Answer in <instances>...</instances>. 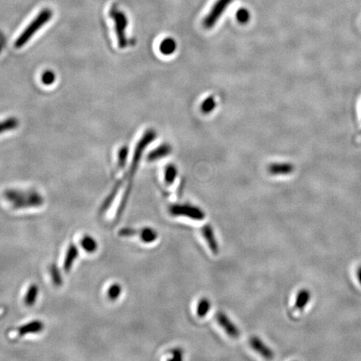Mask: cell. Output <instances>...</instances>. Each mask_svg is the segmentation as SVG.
<instances>
[{
    "instance_id": "obj_21",
    "label": "cell",
    "mask_w": 361,
    "mask_h": 361,
    "mask_svg": "<svg viewBox=\"0 0 361 361\" xmlns=\"http://www.w3.org/2000/svg\"><path fill=\"white\" fill-rule=\"evenodd\" d=\"M177 176V170L175 166L169 165L165 170V182L166 184H173Z\"/></svg>"
},
{
    "instance_id": "obj_29",
    "label": "cell",
    "mask_w": 361,
    "mask_h": 361,
    "mask_svg": "<svg viewBox=\"0 0 361 361\" xmlns=\"http://www.w3.org/2000/svg\"><path fill=\"white\" fill-rule=\"evenodd\" d=\"M172 359H182V353L181 350H175L173 351V355Z\"/></svg>"
},
{
    "instance_id": "obj_14",
    "label": "cell",
    "mask_w": 361,
    "mask_h": 361,
    "mask_svg": "<svg viewBox=\"0 0 361 361\" xmlns=\"http://www.w3.org/2000/svg\"><path fill=\"white\" fill-rule=\"evenodd\" d=\"M310 298H311V294L309 290H303L298 292L294 309L296 310H300V311L303 310L305 306L310 302Z\"/></svg>"
},
{
    "instance_id": "obj_30",
    "label": "cell",
    "mask_w": 361,
    "mask_h": 361,
    "mask_svg": "<svg viewBox=\"0 0 361 361\" xmlns=\"http://www.w3.org/2000/svg\"><path fill=\"white\" fill-rule=\"evenodd\" d=\"M357 277H358L359 283L361 284V266L358 269V271H357Z\"/></svg>"
},
{
    "instance_id": "obj_15",
    "label": "cell",
    "mask_w": 361,
    "mask_h": 361,
    "mask_svg": "<svg viewBox=\"0 0 361 361\" xmlns=\"http://www.w3.org/2000/svg\"><path fill=\"white\" fill-rule=\"evenodd\" d=\"M39 295V286L37 284H31L29 286L27 293L25 294V303L29 307L35 305L36 300Z\"/></svg>"
},
{
    "instance_id": "obj_20",
    "label": "cell",
    "mask_w": 361,
    "mask_h": 361,
    "mask_svg": "<svg viewBox=\"0 0 361 361\" xmlns=\"http://www.w3.org/2000/svg\"><path fill=\"white\" fill-rule=\"evenodd\" d=\"M211 309V303L207 298H202L198 302V309H197V314L200 318H203L206 316V314L210 311Z\"/></svg>"
},
{
    "instance_id": "obj_5",
    "label": "cell",
    "mask_w": 361,
    "mask_h": 361,
    "mask_svg": "<svg viewBox=\"0 0 361 361\" xmlns=\"http://www.w3.org/2000/svg\"><path fill=\"white\" fill-rule=\"evenodd\" d=\"M233 1L234 0H217L208 14L205 17L203 21L204 27L208 29L213 28Z\"/></svg>"
},
{
    "instance_id": "obj_8",
    "label": "cell",
    "mask_w": 361,
    "mask_h": 361,
    "mask_svg": "<svg viewBox=\"0 0 361 361\" xmlns=\"http://www.w3.org/2000/svg\"><path fill=\"white\" fill-rule=\"evenodd\" d=\"M250 346L256 352L264 357L265 359H271L274 358V353L258 337H252L250 339Z\"/></svg>"
},
{
    "instance_id": "obj_17",
    "label": "cell",
    "mask_w": 361,
    "mask_h": 361,
    "mask_svg": "<svg viewBox=\"0 0 361 361\" xmlns=\"http://www.w3.org/2000/svg\"><path fill=\"white\" fill-rule=\"evenodd\" d=\"M18 124L20 122L15 117H9L8 119L0 121V135L15 130L16 128L18 127Z\"/></svg>"
},
{
    "instance_id": "obj_9",
    "label": "cell",
    "mask_w": 361,
    "mask_h": 361,
    "mask_svg": "<svg viewBox=\"0 0 361 361\" xmlns=\"http://www.w3.org/2000/svg\"><path fill=\"white\" fill-rule=\"evenodd\" d=\"M202 234L203 236V238H205L206 243L208 245L209 249L213 252V254H218L219 252V249H218V242H217V239L215 238V234H214V232H213V229H212L210 225H205L204 227L202 229Z\"/></svg>"
},
{
    "instance_id": "obj_28",
    "label": "cell",
    "mask_w": 361,
    "mask_h": 361,
    "mask_svg": "<svg viewBox=\"0 0 361 361\" xmlns=\"http://www.w3.org/2000/svg\"><path fill=\"white\" fill-rule=\"evenodd\" d=\"M139 232L137 229H130V227H124V229H120L118 232V235L122 238H126V237H132V236L139 235Z\"/></svg>"
},
{
    "instance_id": "obj_24",
    "label": "cell",
    "mask_w": 361,
    "mask_h": 361,
    "mask_svg": "<svg viewBox=\"0 0 361 361\" xmlns=\"http://www.w3.org/2000/svg\"><path fill=\"white\" fill-rule=\"evenodd\" d=\"M121 292L122 288L121 285L119 283H114L108 290V298H110V300H117V298L121 296Z\"/></svg>"
},
{
    "instance_id": "obj_2",
    "label": "cell",
    "mask_w": 361,
    "mask_h": 361,
    "mask_svg": "<svg viewBox=\"0 0 361 361\" xmlns=\"http://www.w3.org/2000/svg\"><path fill=\"white\" fill-rule=\"evenodd\" d=\"M52 15H53V13H52L50 9H43L42 11L38 15L36 16V18H34V21H32L26 27V29L21 33V35L18 36V39L16 40L15 43H14V46L17 49H20V48H22L24 45H26L29 42V40L45 24H47L51 20Z\"/></svg>"
},
{
    "instance_id": "obj_25",
    "label": "cell",
    "mask_w": 361,
    "mask_h": 361,
    "mask_svg": "<svg viewBox=\"0 0 361 361\" xmlns=\"http://www.w3.org/2000/svg\"><path fill=\"white\" fill-rule=\"evenodd\" d=\"M216 107V101L213 97H208L206 98L203 102H202V110L204 113H209L213 111Z\"/></svg>"
},
{
    "instance_id": "obj_16",
    "label": "cell",
    "mask_w": 361,
    "mask_h": 361,
    "mask_svg": "<svg viewBox=\"0 0 361 361\" xmlns=\"http://www.w3.org/2000/svg\"><path fill=\"white\" fill-rule=\"evenodd\" d=\"M81 243L84 250L89 254H92L98 249V243L91 236L86 235L83 237L81 239Z\"/></svg>"
},
{
    "instance_id": "obj_26",
    "label": "cell",
    "mask_w": 361,
    "mask_h": 361,
    "mask_svg": "<svg viewBox=\"0 0 361 361\" xmlns=\"http://www.w3.org/2000/svg\"><path fill=\"white\" fill-rule=\"evenodd\" d=\"M41 81H42V83L45 84V85H52L55 81V74L51 70H46V71L43 73L42 77H41Z\"/></svg>"
},
{
    "instance_id": "obj_12",
    "label": "cell",
    "mask_w": 361,
    "mask_h": 361,
    "mask_svg": "<svg viewBox=\"0 0 361 361\" xmlns=\"http://www.w3.org/2000/svg\"><path fill=\"white\" fill-rule=\"evenodd\" d=\"M123 182L124 178L123 179L119 180L117 184L115 185L110 194L107 196V198L104 201L103 204H102L101 207V213L106 212V210L110 207V205L112 204L113 201H114L115 198L117 197V193L119 192L121 185L123 184Z\"/></svg>"
},
{
    "instance_id": "obj_22",
    "label": "cell",
    "mask_w": 361,
    "mask_h": 361,
    "mask_svg": "<svg viewBox=\"0 0 361 361\" xmlns=\"http://www.w3.org/2000/svg\"><path fill=\"white\" fill-rule=\"evenodd\" d=\"M50 275H51L53 283L56 286H61L63 283V278L61 276V271L55 264H52L50 267Z\"/></svg>"
},
{
    "instance_id": "obj_31",
    "label": "cell",
    "mask_w": 361,
    "mask_h": 361,
    "mask_svg": "<svg viewBox=\"0 0 361 361\" xmlns=\"http://www.w3.org/2000/svg\"><path fill=\"white\" fill-rule=\"evenodd\" d=\"M3 317H4V315H0V319H2Z\"/></svg>"
},
{
    "instance_id": "obj_3",
    "label": "cell",
    "mask_w": 361,
    "mask_h": 361,
    "mask_svg": "<svg viewBox=\"0 0 361 361\" xmlns=\"http://www.w3.org/2000/svg\"><path fill=\"white\" fill-rule=\"evenodd\" d=\"M110 16L115 23V29L117 33L118 45L121 49H125L127 46L128 41L126 35L128 20L123 12L118 11L117 9H113L110 12Z\"/></svg>"
},
{
    "instance_id": "obj_1",
    "label": "cell",
    "mask_w": 361,
    "mask_h": 361,
    "mask_svg": "<svg viewBox=\"0 0 361 361\" xmlns=\"http://www.w3.org/2000/svg\"><path fill=\"white\" fill-rule=\"evenodd\" d=\"M4 197L14 209L32 208L42 206L44 198L35 191H21V190H6Z\"/></svg>"
},
{
    "instance_id": "obj_23",
    "label": "cell",
    "mask_w": 361,
    "mask_h": 361,
    "mask_svg": "<svg viewBox=\"0 0 361 361\" xmlns=\"http://www.w3.org/2000/svg\"><path fill=\"white\" fill-rule=\"evenodd\" d=\"M250 17H251L250 12L247 9H245V8H241L236 13L237 21H238V23L242 24V25L248 24L250 21Z\"/></svg>"
},
{
    "instance_id": "obj_7",
    "label": "cell",
    "mask_w": 361,
    "mask_h": 361,
    "mask_svg": "<svg viewBox=\"0 0 361 361\" xmlns=\"http://www.w3.org/2000/svg\"><path fill=\"white\" fill-rule=\"evenodd\" d=\"M45 329V325L41 320H34L29 323L25 324L22 326L16 329L18 337H24L29 334H38L42 332Z\"/></svg>"
},
{
    "instance_id": "obj_13",
    "label": "cell",
    "mask_w": 361,
    "mask_h": 361,
    "mask_svg": "<svg viewBox=\"0 0 361 361\" xmlns=\"http://www.w3.org/2000/svg\"><path fill=\"white\" fill-rule=\"evenodd\" d=\"M159 50L164 55H170L177 50V43L173 38L164 39L159 45Z\"/></svg>"
},
{
    "instance_id": "obj_6",
    "label": "cell",
    "mask_w": 361,
    "mask_h": 361,
    "mask_svg": "<svg viewBox=\"0 0 361 361\" xmlns=\"http://www.w3.org/2000/svg\"><path fill=\"white\" fill-rule=\"evenodd\" d=\"M217 321L225 332L227 333V335H229L233 339H237L240 335V333H239V330L237 326L230 320L226 314H223L222 312H219L217 314Z\"/></svg>"
},
{
    "instance_id": "obj_4",
    "label": "cell",
    "mask_w": 361,
    "mask_h": 361,
    "mask_svg": "<svg viewBox=\"0 0 361 361\" xmlns=\"http://www.w3.org/2000/svg\"><path fill=\"white\" fill-rule=\"evenodd\" d=\"M170 214L176 217H186L194 220H202L205 218V213L198 206L190 204L173 205L169 209Z\"/></svg>"
},
{
    "instance_id": "obj_27",
    "label": "cell",
    "mask_w": 361,
    "mask_h": 361,
    "mask_svg": "<svg viewBox=\"0 0 361 361\" xmlns=\"http://www.w3.org/2000/svg\"><path fill=\"white\" fill-rule=\"evenodd\" d=\"M128 157V148L126 146H122L119 150L118 154V166L120 168H123L126 163Z\"/></svg>"
},
{
    "instance_id": "obj_11",
    "label": "cell",
    "mask_w": 361,
    "mask_h": 361,
    "mask_svg": "<svg viewBox=\"0 0 361 361\" xmlns=\"http://www.w3.org/2000/svg\"><path fill=\"white\" fill-rule=\"evenodd\" d=\"M269 173L273 175H289L294 170L291 163H274L269 166Z\"/></svg>"
},
{
    "instance_id": "obj_19",
    "label": "cell",
    "mask_w": 361,
    "mask_h": 361,
    "mask_svg": "<svg viewBox=\"0 0 361 361\" xmlns=\"http://www.w3.org/2000/svg\"><path fill=\"white\" fill-rule=\"evenodd\" d=\"M170 151V147L167 145H162V146H158L157 149L153 150L151 153L149 154V161H155V160L160 159L162 157H166L168 155Z\"/></svg>"
},
{
    "instance_id": "obj_18",
    "label": "cell",
    "mask_w": 361,
    "mask_h": 361,
    "mask_svg": "<svg viewBox=\"0 0 361 361\" xmlns=\"http://www.w3.org/2000/svg\"><path fill=\"white\" fill-rule=\"evenodd\" d=\"M139 235L142 242H146V243H151V242H155L157 236H158L157 231L154 229H150V227H145V229H142L139 232Z\"/></svg>"
},
{
    "instance_id": "obj_10",
    "label": "cell",
    "mask_w": 361,
    "mask_h": 361,
    "mask_svg": "<svg viewBox=\"0 0 361 361\" xmlns=\"http://www.w3.org/2000/svg\"><path fill=\"white\" fill-rule=\"evenodd\" d=\"M79 256V250L77 245L71 243L68 247L66 255H65V261H64V270L65 273H70L74 262L77 260Z\"/></svg>"
}]
</instances>
